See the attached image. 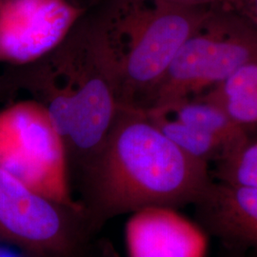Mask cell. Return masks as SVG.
I'll use <instances>...</instances> for the list:
<instances>
[{"label": "cell", "instance_id": "cell-1", "mask_svg": "<svg viewBox=\"0 0 257 257\" xmlns=\"http://www.w3.org/2000/svg\"><path fill=\"white\" fill-rule=\"evenodd\" d=\"M42 105L78 163L100 145L121 107L119 65L107 0L87 8L50 53L2 72Z\"/></svg>", "mask_w": 257, "mask_h": 257}, {"label": "cell", "instance_id": "cell-2", "mask_svg": "<svg viewBox=\"0 0 257 257\" xmlns=\"http://www.w3.org/2000/svg\"><path fill=\"white\" fill-rule=\"evenodd\" d=\"M79 164L93 202L109 215L195 203L209 165L186 155L145 110L122 107L100 145Z\"/></svg>", "mask_w": 257, "mask_h": 257}, {"label": "cell", "instance_id": "cell-3", "mask_svg": "<svg viewBox=\"0 0 257 257\" xmlns=\"http://www.w3.org/2000/svg\"><path fill=\"white\" fill-rule=\"evenodd\" d=\"M107 2L119 65L121 107L145 110L175 55L201 26L211 6Z\"/></svg>", "mask_w": 257, "mask_h": 257}, {"label": "cell", "instance_id": "cell-4", "mask_svg": "<svg viewBox=\"0 0 257 257\" xmlns=\"http://www.w3.org/2000/svg\"><path fill=\"white\" fill-rule=\"evenodd\" d=\"M255 60L256 30L225 5H213L175 55L145 110L200 96Z\"/></svg>", "mask_w": 257, "mask_h": 257}, {"label": "cell", "instance_id": "cell-5", "mask_svg": "<svg viewBox=\"0 0 257 257\" xmlns=\"http://www.w3.org/2000/svg\"><path fill=\"white\" fill-rule=\"evenodd\" d=\"M0 168L47 198L75 208L64 143L37 101L20 102L0 113Z\"/></svg>", "mask_w": 257, "mask_h": 257}, {"label": "cell", "instance_id": "cell-6", "mask_svg": "<svg viewBox=\"0 0 257 257\" xmlns=\"http://www.w3.org/2000/svg\"><path fill=\"white\" fill-rule=\"evenodd\" d=\"M65 208L0 168V242L34 256H64L74 236ZM71 209V208H70Z\"/></svg>", "mask_w": 257, "mask_h": 257}, {"label": "cell", "instance_id": "cell-7", "mask_svg": "<svg viewBox=\"0 0 257 257\" xmlns=\"http://www.w3.org/2000/svg\"><path fill=\"white\" fill-rule=\"evenodd\" d=\"M86 9L69 0H0V62L20 66L41 58Z\"/></svg>", "mask_w": 257, "mask_h": 257}, {"label": "cell", "instance_id": "cell-8", "mask_svg": "<svg viewBox=\"0 0 257 257\" xmlns=\"http://www.w3.org/2000/svg\"><path fill=\"white\" fill-rule=\"evenodd\" d=\"M130 257H205L207 238L171 207L135 211L126 226Z\"/></svg>", "mask_w": 257, "mask_h": 257}, {"label": "cell", "instance_id": "cell-9", "mask_svg": "<svg viewBox=\"0 0 257 257\" xmlns=\"http://www.w3.org/2000/svg\"><path fill=\"white\" fill-rule=\"evenodd\" d=\"M195 204L215 235L257 249V187L211 181Z\"/></svg>", "mask_w": 257, "mask_h": 257}, {"label": "cell", "instance_id": "cell-10", "mask_svg": "<svg viewBox=\"0 0 257 257\" xmlns=\"http://www.w3.org/2000/svg\"><path fill=\"white\" fill-rule=\"evenodd\" d=\"M152 110L167 113L186 125L219 138L230 148V154L249 138L222 107L204 96L184 99Z\"/></svg>", "mask_w": 257, "mask_h": 257}, {"label": "cell", "instance_id": "cell-11", "mask_svg": "<svg viewBox=\"0 0 257 257\" xmlns=\"http://www.w3.org/2000/svg\"><path fill=\"white\" fill-rule=\"evenodd\" d=\"M200 96L216 103L248 136L257 135V60Z\"/></svg>", "mask_w": 257, "mask_h": 257}, {"label": "cell", "instance_id": "cell-12", "mask_svg": "<svg viewBox=\"0 0 257 257\" xmlns=\"http://www.w3.org/2000/svg\"><path fill=\"white\" fill-rule=\"evenodd\" d=\"M145 111L167 138L194 159L209 165L211 162L218 163L230 155V148L219 138L186 125L164 112L153 110Z\"/></svg>", "mask_w": 257, "mask_h": 257}, {"label": "cell", "instance_id": "cell-13", "mask_svg": "<svg viewBox=\"0 0 257 257\" xmlns=\"http://www.w3.org/2000/svg\"><path fill=\"white\" fill-rule=\"evenodd\" d=\"M215 175L225 183L257 187V138L249 137L241 147L216 163Z\"/></svg>", "mask_w": 257, "mask_h": 257}, {"label": "cell", "instance_id": "cell-14", "mask_svg": "<svg viewBox=\"0 0 257 257\" xmlns=\"http://www.w3.org/2000/svg\"><path fill=\"white\" fill-rule=\"evenodd\" d=\"M221 4L236 13L257 31V0H223Z\"/></svg>", "mask_w": 257, "mask_h": 257}, {"label": "cell", "instance_id": "cell-15", "mask_svg": "<svg viewBox=\"0 0 257 257\" xmlns=\"http://www.w3.org/2000/svg\"><path fill=\"white\" fill-rule=\"evenodd\" d=\"M110 1L117 5H127V4H134V3L148 2V1H157V2H165V3L182 5V6H193V7H211L223 2V0H110Z\"/></svg>", "mask_w": 257, "mask_h": 257}, {"label": "cell", "instance_id": "cell-16", "mask_svg": "<svg viewBox=\"0 0 257 257\" xmlns=\"http://www.w3.org/2000/svg\"><path fill=\"white\" fill-rule=\"evenodd\" d=\"M18 93L7 77L3 74H0V103L9 101L13 99Z\"/></svg>", "mask_w": 257, "mask_h": 257}, {"label": "cell", "instance_id": "cell-17", "mask_svg": "<svg viewBox=\"0 0 257 257\" xmlns=\"http://www.w3.org/2000/svg\"><path fill=\"white\" fill-rule=\"evenodd\" d=\"M254 257H257V253H256V254H255V256H254Z\"/></svg>", "mask_w": 257, "mask_h": 257}]
</instances>
